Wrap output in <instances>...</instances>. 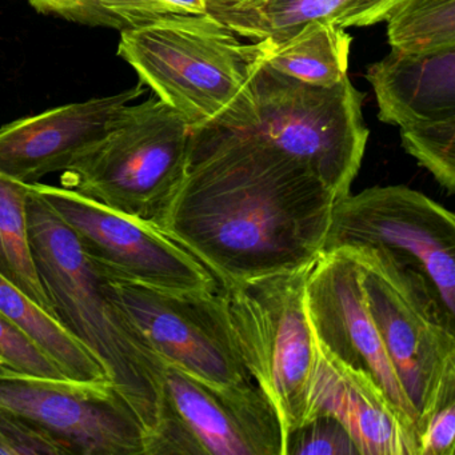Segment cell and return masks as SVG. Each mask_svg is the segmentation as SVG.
Masks as SVG:
<instances>
[{"mask_svg":"<svg viewBox=\"0 0 455 455\" xmlns=\"http://www.w3.org/2000/svg\"><path fill=\"white\" fill-rule=\"evenodd\" d=\"M335 204L308 167L255 135L202 129L158 228L228 287L311 265Z\"/></svg>","mask_w":455,"mask_h":455,"instance_id":"6da1fadb","label":"cell"},{"mask_svg":"<svg viewBox=\"0 0 455 455\" xmlns=\"http://www.w3.org/2000/svg\"><path fill=\"white\" fill-rule=\"evenodd\" d=\"M28 223L34 265L52 314L102 364L142 423L148 443L164 412L166 363L116 302L108 276L87 257L73 230L31 186Z\"/></svg>","mask_w":455,"mask_h":455,"instance_id":"7a4b0ae2","label":"cell"},{"mask_svg":"<svg viewBox=\"0 0 455 455\" xmlns=\"http://www.w3.org/2000/svg\"><path fill=\"white\" fill-rule=\"evenodd\" d=\"M118 55L193 132H246L255 124L254 44H242L209 12L167 15L122 31Z\"/></svg>","mask_w":455,"mask_h":455,"instance_id":"3957f363","label":"cell"},{"mask_svg":"<svg viewBox=\"0 0 455 455\" xmlns=\"http://www.w3.org/2000/svg\"><path fill=\"white\" fill-rule=\"evenodd\" d=\"M340 249L358 263L367 308L420 434L436 410L455 401V318L409 260L379 247Z\"/></svg>","mask_w":455,"mask_h":455,"instance_id":"277c9868","label":"cell"},{"mask_svg":"<svg viewBox=\"0 0 455 455\" xmlns=\"http://www.w3.org/2000/svg\"><path fill=\"white\" fill-rule=\"evenodd\" d=\"M193 137L186 119L159 98L129 105L113 130L63 172V188L158 228L185 175Z\"/></svg>","mask_w":455,"mask_h":455,"instance_id":"5b68a950","label":"cell"},{"mask_svg":"<svg viewBox=\"0 0 455 455\" xmlns=\"http://www.w3.org/2000/svg\"><path fill=\"white\" fill-rule=\"evenodd\" d=\"M251 87L257 119L244 132L305 164L337 201L347 196L370 135L362 113L364 95L348 76L334 86H315L255 57Z\"/></svg>","mask_w":455,"mask_h":455,"instance_id":"8992f818","label":"cell"},{"mask_svg":"<svg viewBox=\"0 0 455 455\" xmlns=\"http://www.w3.org/2000/svg\"><path fill=\"white\" fill-rule=\"evenodd\" d=\"M313 263L222 287L242 362L278 411L284 441L303 422L315 363L305 294Z\"/></svg>","mask_w":455,"mask_h":455,"instance_id":"52a82bcc","label":"cell"},{"mask_svg":"<svg viewBox=\"0 0 455 455\" xmlns=\"http://www.w3.org/2000/svg\"><path fill=\"white\" fill-rule=\"evenodd\" d=\"M283 455L284 431L252 379L210 385L166 364L164 404L146 455Z\"/></svg>","mask_w":455,"mask_h":455,"instance_id":"ba28073f","label":"cell"},{"mask_svg":"<svg viewBox=\"0 0 455 455\" xmlns=\"http://www.w3.org/2000/svg\"><path fill=\"white\" fill-rule=\"evenodd\" d=\"M379 247L409 260L433 284L455 318V218L407 186H377L340 198L332 210L323 251Z\"/></svg>","mask_w":455,"mask_h":455,"instance_id":"9c48e42d","label":"cell"},{"mask_svg":"<svg viewBox=\"0 0 455 455\" xmlns=\"http://www.w3.org/2000/svg\"><path fill=\"white\" fill-rule=\"evenodd\" d=\"M68 226L87 257L113 278L167 292H215L214 275L151 223L114 212L66 188L30 183Z\"/></svg>","mask_w":455,"mask_h":455,"instance_id":"30bf717a","label":"cell"},{"mask_svg":"<svg viewBox=\"0 0 455 455\" xmlns=\"http://www.w3.org/2000/svg\"><path fill=\"white\" fill-rule=\"evenodd\" d=\"M106 276L116 302L164 363L220 387L251 379L239 353L225 290L167 292Z\"/></svg>","mask_w":455,"mask_h":455,"instance_id":"8fae6325","label":"cell"},{"mask_svg":"<svg viewBox=\"0 0 455 455\" xmlns=\"http://www.w3.org/2000/svg\"><path fill=\"white\" fill-rule=\"evenodd\" d=\"M0 409L42 431L63 454L146 455L145 428L110 380L0 372Z\"/></svg>","mask_w":455,"mask_h":455,"instance_id":"7c38bea8","label":"cell"},{"mask_svg":"<svg viewBox=\"0 0 455 455\" xmlns=\"http://www.w3.org/2000/svg\"><path fill=\"white\" fill-rule=\"evenodd\" d=\"M305 294L315 339L343 363L369 374L418 431L417 415L367 308L355 259L345 249L322 252L308 271Z\"/></svg>","mask_w":455,"mask_h":455,"instance_id":"4fadbf2b","label":"cell"},{"mask_svg":"<svg viewBox=\"0 0 455 455\" xmlns=\"http://www.w3.org/2000/svg\"><path fill=\"white\" fill-rule=\"evenodd\" d=\"M143 84L111 97L94 98L20 119L0 129V175L36 183L65 172L116 126L130 102L145 94Z\"/></svg>","mask_w":455,"mask_h":455,"instance_id":"5bb4252c","label":"cell"},{"mask_svg":"<svg viewBox=\"0 0 455 455\" xmlns=\"http://www.w3.org/2000/svg\"><path fill=\"white\" fill-rule=\"evenodd\" d=\"M305 418L330 415L342 423L361 455H418L415 426L362 370L332 355L315 339Z\"/></svg>","mask_w":455,"mask_h":455,"instance_id":"9a60e30c","label":"cell"},{"mask_svg":"<svg viewBox=\"0 0 455 455\" xmlns=\"http://www.w3.org/2000/svg\"><path fill=\"white\" fill-rule=\"evenodd\" d=\"M366 79L383 124L403 127L455 116V46L419 54L391 49L367 68Z\"/></svg>","mask_w":455,"mask_h":455,"instance_id":"2e32d148","label":"cell"},{"mask_svg":"<svg viewBox=\"0 0 455 455\" xmlns=\"http://www.w3.org/2000/svg\"><path fill=\"white\" fill-rule=\"evenodd\" d=\"M401 0H209L207 12L252 42L283 38L314 20L340 28L386 22Z\"/></svg>","mask_w":455,"mask_h":455,"instance_id":"e0dca14e","label":"cell"},{"mask_svg":"<svg viewBox=\"0 0 455 455\" xmlns=\"http://www.w3.org/2000/svg\"><path fill=\"white\" fill-rule=\"evenodd\" d=\"M351 42L345 28L314 20L283 38L254 42V50L267 68L305 84L329 87L347 76Z\"/></svg>","mask_w":455,"mask_h":455,"instance_id":"ac0fdd59","label":"cell"},{"mask_svg":"<svg viewBox=\"0 0 455 455\" xmlns=\"http://www.w3.org/2000/svg\"><path fill=\"white\" fill-rule=\"evenodd\" d=\"M0 314L22 330L60 367L68 379L108 380L102 364L52 314L0 275Z\"/></svg>","mask_w":455,"mask_h":455,"instance_id":"d6986e66","label":"cell"},{"mask_svg":"<svg viewBox=\"0 0 455 455\" xmlns=\"http://www.w3.org/2000/svg\"><path fill=\"white\" fill-rule=\"evenodd\" d=\"M28 194L30 185L28 183L0 175V275L20 287L36 305L54 316L31 254Z\"/></svg>","mask_w":455,"mask_h":455,"instance_id":"ffe728a7","label":"cell"},{"mask_svg":"<svg viewBox=\"0 0 455 455\" xmlns=\"http://www.w3.org/2000/svg\"><path fill=\"white\" fill-rule=\"evenodd\" d=\"M386 22L393 50L419 54L455 46V0H401Z\"/></svg>","mask_w":455,"mask_h":455,"instance_id":"44dd1931","label":"cell"},{"mask_svg":"<svg viewBox=\"0 0 455 455\" xmlns=\"http://www.w3.org/2000/svg\"><path fill=\"white\" fill-rule=\"evenodd\" d=\"M30 4L42 14L121 33L172 15L161 0H30Z\"/></svg>","mask_w":455,"mask_h":455,"instance_id":"7402d4cb","label":"cell"},{"mask_svg":"<svg viewBox=\"0 0 455 455\" xmlns=\"http://www.w3.org/2000/svg\"><path fill=\"white\" fill-rule=\"evenodd\" d=\"M402 146L449 194L455 191V116L401 127Z\"/></svg>","mask_w":455,"mask_h":455,"instance_id":"603a6c76","label":"cell"},{"mask_svg":"<svg viewBox=\"0 0 455 455\" xmlns=\"http://www.w3.org/2000/svg\"><path fill=\"white\" fill-rule=\"evenodd\" d=\"M283 455H361L347 430L330 415H315L290 431Z\"/></svg>","mask_w":455,"mask_h":455,"instance_id":"cb8c5ba5","label":"cell"},{"mask_svg":"<svg viewBox=\"0 0 455 455\" xmlns=\"http://www.w3.org/2000/svg\"><path fill=\"white\" fill-rule=\"evenodd\" d=\"M0 370L41 378H66L22 330L0 314ZM68 379V378H66Z\"/></svg>","mask_w":455,"mask_h":455,"instance_id":"d4e9b609","label":"cell"},{"mask_svg":"<svg viewBox=\"0 0 455 455\" xmlns=\"http://www.w3.org/2000/svg\"><path fill=\"white\" fill-rule=\"evenodd\" d=\"M0 454L65 455L42 431L0 409Z\"/></svg>","mask_w":455,"mask_h":455,"instance_id":"484cf974","label":"cell"},{"mask_svg":"<svg viewBox=\"0 0 455 455\" xmlns=\"http://www.w3.org/2000/svg\"><path fill=\"white\" fill-rule=\"evenodd\" d=\"M455 401L436 410L419 434L418 455H454Z\"/></svg>","mask_w":455,"mask_h":455,"instance_id":"4316f807","label":"cell"},{"mask_svg":"<svg viewBox=\"0 0 455 455\" xmlns=\"http://www.w3.org/2000/svg\"><path fill=\"white\" fill-rule=\"evenodd\" d=\"M0 372H2V371H0Z\"/></svg>","mask_w":455,"mask_h":455,"instance_id":"83f0119b","label":"cell"}]
</instances>
